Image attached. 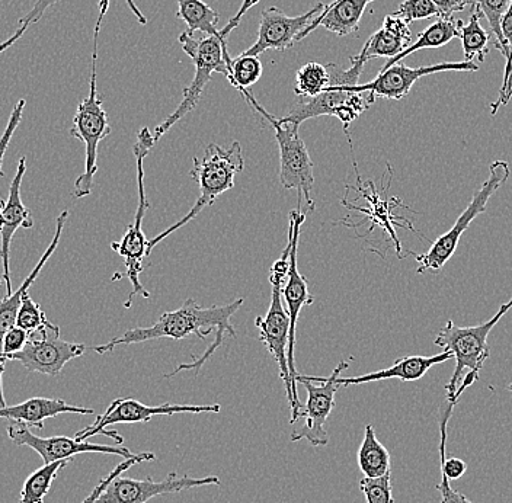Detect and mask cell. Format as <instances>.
Masks as SVG:
<instances>
[{"label":"cell","instance_id":"277c9868","mask_svg":"<svg viewBox=\"0 0 512 503\" xmlns=\"http://www.w3.org/2000/svg\"><path fill=\"white\" fill-rule=\"evenodd\" d=\"M511 309L512 299L502 304L494 317L482 325L460 328L454 325L453 320H447L446 326L438 333L434 344L443 348V351H450L456 360L453 376L446 386L448 405L456 406L464 390L479 380L480 371L491 357L489 333Z\"/></svg>","mask_w":512,"mask_h":503},{"label":"cell","instance_id":"ba28073f","mask_svg":"<svg viewBox=\"0 0 512 503\" xmlns=\"http://www.w3.org/2000/svg\"><path fill=\"white\" fill-rule=\"evenodd\" d=\"M156 140L150 128L144 127L140 130L137 142L134 144L133 152L136 156L137 163V185H139V207L136 210L133 224L127 227L126 235L120 242H112L111 249H114L121 258L124 259L126 264V277L130 280L131 290L130 296L124 307L130 309L134 297L137 294L143 296L144 299H150L149 291L144 290L142 283H140V275L144 271V259L149 256L147 246L149 240L146 239L143 233V220L146 216V211L149 210L150 204L147 201L146 189H144V159L149 155L150 149L155 146Z\"/></svg>","mask_w":512,"mask_h":503},{"label":"cell","instance_id":"1f68e13d","mask_svg":"<svg viewBox=\"0 0 512 503\" xmlns=\"http://www.w3.org/2000/svg\"><path fill=\"white\" fill-rule=\"evenodd\" d=\"M510 2L511 0H473V6L488 21L492 35L495 37V48L501 51L505 60L508 59L510 51H508L507 43H505L504 35H502L501 21L504 18L505 12L508 11Z\"/></svg>","mask_w":512,"mask_h":503},{"label":"cell","instance_id":"f1b7e54d","mask_svg":"<svg viewBox=\"0 0 512 503\" xmlns=\"http://www.w3.org/2000/svg\"><path fill=\"white\" fill-rule=\"evenodd\" d=\"M178 18L187 24L188 31L217 34V22L220 15L203 0H178Z\"/></svg>","mask_w":512,"mask_h":503},{"label":"cell","instance_id":"52a82bcc","mask_svg":"<svg viewBox=\"0 0 512 503\" xmlns=\"http://www.w3.org/2000/svg\"><path fill=\"white\" fill-rule=\"evenodd\" d=\"M98 38L94 32V51H92V75L89 95L80 101L70 134L85 144V171L78 176L73 188V197L85 198L91 195L94 178L98 172V147L102 140L111 134L107 111L102 107L96 89V62H98Z\"/></svg>","mask_w":512,"mask_h":503},{"label":"cell","instance_id":"7c38bea8","mask_svg":"<svg viewBox=\"0 0 512 503\" xmlns=\"http://www.w3.org/2000/svg\"><path fill=\"white\" fill-rule=\"evenodd\" d=\"M85 352V344L64 341L60 336L59 326L47 322L37 331L30 333V338L21 351L5 355L3 361L21 362L28 373L57 377L67 362L82 357Z\"/></svg>","mask_w":512,"mask_h":503},{"label":"cell","instance_id":"8992f818","mask_svg":"<svg viewBox=\"0 0 512 503\" xmlns=\"http://www.w3.org/2000/svg\"><path fill=\"white\" fill-rule=\"evenodd\" d=\"M243 98L256 112L262 115L271 124L275 131V140L280 147V182L284 189H296L297 205L302 208L303 200L307 203V214L315 211V201L312 198L315 187L313 176V162L309 150L299 134V128L290 123H281L280 120L265 110L249 89L242 92Z\"/></svg>","mask_w":512,"mask_h":503},{"label":"cell","instance_id":"7402d4cb","mask_svg":"<svg viewBox=\"0 0 512 503\" xmlns=\"http://www.w3.org/2000/svg\"><path fill=\"white\" fill-rule=\"evenodd\" d=\"M451 358H453V354L450 351H443L441 354L432 355V357L412 355V357L400 358L392 367L384 368V370L374 371V373L358 377H339L338 386H358V384L392 380V378H398L400 381L421 380L434 365L443 364V362L451 360Z\"/></svg>","mask_w":512,"mask_h":503},{"label":"cell","instance_id":"d4e9b609","mask_svg":"<svg viewBox=\"0 0 512 503\" xmlns=\"http://www.w3.org/2000/svg\"><path fill=\"white\" fill-rule=\"evenodd\" d=\"M411 44L412 34L409 24H406L399 16L387 15L382 28L374 32L364 44L363 50L360 51V57L366 63L368 60L379 59V57H387L390 60L399 56Z\"/></svg>","mask_w":512,"mask_h":503},{"label":"cell","instance_id":"ee69618b","mask_svg":"<svg viewBox=\"0 0 512 503\" xmlns=\"http://www.w3.org/2000/svg\"><path fill=\"white\" fill-rule=\"evenodd\" d=\"M27 30H28V27H19L18 31H16L15 34L12 35V37H9L8 40L3 41V43L0 44V54H2L3 51L8 50L9 47L14 46L16 41H18L19 38H21L22 35H24L25 31H27Z\"/></svg>","mask_w":512,"mask_h":503},{"label":"cell","instance_id":"d6986e66","mask_svg":"<svg viewBox=\"0 0 512 503\" xmlns=\"http://www.w3.org/2000/svg\"><path fill=\"white\" fill-rule=\"evenodd\" d=\"M25 173H27V158L19 159L18 169L9 188V197L3 204V227L0 230V258L3 264V281H5L6 293L11 296L12 290L11 280V243L15 233L19 229H32L34 227V217L31 211L25 207L21 198V185L24 181Z\"/></svg>","mask_w":512,"mask_h":503},{"label":"cell","instance_id":"e575fe53","mask_svg":"<svg viewBox=\"0 0 512 503\" xmlns=\"http://www.w3.org/2000/svg\"><path fill=\"white\" fill-rule=\"evenodd\" d=\"M361 492L367 503H395L392 493V472L382 477H364L360 482Z\"/></svg>","mask_w":512,"mask_h":503},{"label":"cell","instance_id":"9a60e30c","mask_svg":"<svg viewBox=\"0 0 512 503\" xmlns=\"http://www.w3.org/2000/svg\"><path fill=\"white\" fill-rule=\"evenodd\" d=\"M217 476L191 477L172 472L163 480L131 479V477L117 476L98 496L94 503H147L156 496L169 495V493L184 492V490L203 488V486H219Z\"/></svg>","mask_w":512,"mask_h":503},{"label":"cell","instance_id":"7dc6e473","mask_svg":"<svg viewBox=\"0 0 512 503\" xmlns=\"http://www.w3.org/2000/svg\"><path fill=\"white\" fill-rule=\"evenodd\" d=\"M508 390H510V392H512V384H510V386H508Z\"/></svg>","mask_w":512,"mask_h":503},{"label":"cell","instance_id":"e0dca14e","mask_svg":"<svg viewBox=\"0 0 512 503\" xmlns=\"http://www.w3.org/2000/svg\"><path fill=\"white\" fill-rule=\"evenodd\" d=\"M325 8V3L319 2L306 14L299 16H287L275 6L264 9L259 21L258 38L248 50L243 51L242 56L258 57L267 50H290L299 40L300 34L322 14Z\"/></svg>","mask_w":512,"mask_h":503},{"label":"cell","instance_id":"f35d334b","mask_svg":"<svg viewBox=\"0 0 512 503\" xmlns=\"http://www.w3.org/2000/svg\"><path fill=\"white\" fill-rule=\"evenodd\" d=\"M25 104H27L25 99H21V101L15 105L14 111H12L11 117H9L8 124H6L5 131H3L2 137H0V178H2L3 159H5L6 152H8L9 143H11L12 137L15 136L16 128L21 124ZM2 207L3 200L0 198V208Z\"/></svg>","mask_w":512,"mask_h":503},{"label":"cell","instance_id":"7a4b0ae2","mask_svg":"<svg viewBox=\"0 0 512 503\" xmlns=\"http://www.w3.org/2000/svg\"><path fill=\"white\" fill-rule=\"evenodd\" d=\"M256 3H259V0H243L242 6H240L236 15L229 19L226 27L222 28L217 34L197 38L194 37L192 32L187 30L179 35V44H181L182 50L194 62L195 75L188 88L184 91V98H182L181 104L153 131L156 142H159L188 112L197 107L201 95H203L204 89H206L214 73H220L227 80L232 78L233 59H230L229 50H227V37H229L230 32L238 27L243 16Z\"/></svg>","mask_w":512,"mask_h":503},{"label":"cell","instance_id":"4fadbf2b","mask_svg":"<svg viewBox=\"0 0 512 503\" xmlns=\"http://www.w3.org/2000/svg\"><path fill=\"white\" fill-rule=\"evenodd\" d=\"M219 405H176V403H162L160 406H147L139 400L117 399L108 406L102 415L96 418L94 424L76 434V440L88 441L95 435H105L123 444L124 438L118 432L108 431V426L117 424H143L149 422L153 416H172L178 413H219Z\"/></svg>","mask_w":512,"mask_h":503},{"label":"cell","instance_id":"30bf717a","mask_svg":"<svg viewBox=\"0 0 512 503\" xmlns=\"http://www.w3.org/2000/svg\"><path fill=\"white\" fill-rule=\"evenodd\" d=\"M286 269L274 267L270 271L271 303L267 315L258 316L255 326L259 329V341L267 346L268 351L280 368V376L286 387L287 399L291 406V424H296L299 419L300 399L294 396L293 383H291L290 368H288V338H290V319L287 310L283 306L281 288L286 283Z\"/></svg>","mask_w":512,"mask_h":503},{"label":"cell","instance_id":"83f0119b","mask_svg":"<svg viewBox=\"0 0 512 503\" xmlns=\"http://www.w3.org/2000/svg\"><path fill=\"white\" fill-rule=\"evenodd\" d=\"M480 12L472 5V14H470L467 24L462 22L459 30V38L462 41L464 60L473 62L478 59L480 63L485 62L489 53V43L491 35L480 24Z\"/></svg>","mask_w":512,"mask_h":503},{"label":"cell","instance_id":"74e56055","mask_svg":"<svg viewBox=\"0 0 512 503\" xmlns=\"http://www.w3.org/2000/svg\"><path fill=\"white\" fill-rule=\"evenodd\" d=\"M152 460H156V456L153 453H140L136 454L134 457L127 458V460H124L123 463L118 464V466L115 467V469L112 470V472L108 474L107 477H104V479L98 483V486L92 490L91 495H89L88 498H86L82 503H94L96 499H98V496L104 492L105 488L110 485L115 477L120 476L121 473L126 472V470L130 469V467L136 466V464H142L144 461Z\"/></svg>","mask_w":512,"mask_h":503},{"label":"cell","instance_id":"f6af8a7d","mask_svg":"<svg viewBox=\"0 0 512 503\" xmlns=\"http://www.w3.org/2000/svg\"><path fill=\"white\" fill-rule=\"evenodd\" d=\"M3 227V214H2V208H0V230H2Z\"/></svg>","mask_w":512,"mask_h":503},{"label":"cell","instance_id":"5b68a950","mask_svg":"<svg viewBox=\"0 0 512 503\" xmlns=\"http://www.w3.org/2000/svg\"><path fill=\"white\" fill-rule=\"evenodd\" d=\"M192 163H194V168L190 175L197 182L200 195L191 210L188 211L187 216L182 217L169 229L163 230L158 236L149 240V246H147L149 255L166 237L171 236L176 230L182 229L185 224L194 220L204 208L216 203L220 195L235 187L236 175L245 168V159H243L242 146L239 142H233L229 149H223L216 143L208 144L204 150L203 159L194 158Z\"/></svg>","mask_w":512,"mask_h":503},{"label":"cell","instance_id":"7bdbcfd3","mask_svg":"<svg viewBox=\"0 0 512 503\" xmlns=\"http://www.w3.org/2000/svg\"><path fill=\"white\" fill-rule=\"evenodd\" d=\"M126 2L128 8H130V11L136 15L137 21H139L142 25H146V16H144L142 12L139 11V8H137L134 0H126ZM108 8H110V0H99V16L98 19H96L95 31L101 32L102 21H104L105 15H107Z\"/></svg>","mask_w":512,"mask_h":503},{"label":"cell","instance_id":"8fae6325","mask_svg":"<svg viewBox=\"0 0 512 503\" xmlns=\"http://www.w3.org/2000/svg\"><path fill=\"white\" fill-rule=\"evenodd\" d=\"M348 367L350 364L347 361H341L329 377L297 376V383L303 384L306 389L307 402L299 413V419H304V424L294 429L291 442L307 440L313 447L328 445L326 421L335 408V396L339 389L338 378Z\"/></svg>","mask_w":512,"mask_h":503},{"label":"cell","instance_id":"484cf974","mask_svg":"<svg viewBox=\"0 0 512 503\" xmlns=\"http://www.w3.org/2000/svg\"><path fill=\"white\" fill-rule=\"evenodd\" d=\"M462 22V19L438 18L434 24H431L430 27L425 28V30L421 32L416 43H412L411 46L406 48L405 51H402L399 56L390 59L389 62L384 64L382 69L395 66L400 60L411 56L415 51L424 50V48H440L446 46L453 38H459V30Z\"/></svg>","mask_w":512,"mask_h":503},{"label":"cell","instance_id":"2e32d148","mask_svg":"<svg viewBox=\"0 0 512 503\" xmlns=\"http://www.w3.org/2000/svg\"><path fill=\"white\" fill-rule=\"evenodd\" d=\"M9 440L18 447H28L40 454L44 464L56 463L60 460H70L78 454L98 453L112 454L123 457L124 460L136 456L126 447H114V445L92 444L89 441H79L69 437L41 438L31 431L30 425L24 422L11 421L8 428Z\"/></svg>","mask_w":512,"mask_h":503},{"label":"cell","instance_id":"9c48e42d","mask_svg":"<svg viewBox=\"0 0 512 503\" xmlns=\"http://www.w3.org/2000/svg\"><path fill=\"white\" fill-rule=\"evenodd\" d=\"M511 168L510 163L505 160H495L489 166V178L483 182L482 187L473 195L472 201L467 205L466 210L460 214L454 226L444 233L443 236L435 239L432 243L430 251L425 253H416L409 251L406 255H411L415 259L418 268L416 274H425L427 271H440L446 267L451 256L456 252L463 233L469 229L472 221L480 214L485 213L488 208L489 200L494 197L499 188L504 187L510 179Z\"/></svg>","mask_w":512,"mask_h":503},{"label":"cell","instance_id":"d590c367","mask_svg":"<svg viewBox=\"0 0 512 503\" xmlns=\"http://www.w3.org/2000/svg\"><path fill=\"white\" fill-rule=\"evenodd\" d=\"M47 322H50V320L47 319L46 313L41 310L40 304L32 300L30 294H27L25 299L22 300L21 309H19L18 317H16V326L31 333L46 325Z\"/></svg>","mask_w":512,"mask_h":503},{"label":"cell","instance_id":"60d3db41","mask_svg":"<svg viewBox=\"0 0 512 503\" xmlns=\"http://www.w3.org/2000/svg\"><path fill=\"white\" fill-rule=\"evenodd\" d=\"M440 12V18L451 19L456 12L473 5V0H431Z\"/></svg>","mask_w":512,"mask_h":503},{"label":"cell","instance_id":"836d02e7","mask_svg":"<svg viewBox=\"0 0 512 503\" xmlns=\"http://www.w3.org/2000/svg\"><path fill=\"white\" fill-rule=\"evenodd\" d=\"M261 60L254 56H240L232 60V78L229 82L233 88L238 89L239 92L251 88L259 79L262 78Z\"/></svg>","mask_w":512,"mask_h":503},{"label":"cell","instance_id":"b9f144b4","mask_svg":"<svg viewBox=\"0 0 512 503\" xmlns=\"http://www.w3.org/2000/svg\"><path fill=\"white\" fill-rule=\"evenodd\" d=\"M440 490L441 503H473L463 493L457 492L450 486V480L446 474L441 473V483L437 486Z\"/></svg>","mask_w":512,"mask_h":503},{"label":"cell","instance_id":"bcb514c9","mask_svg":"<svg viewBox=\"0 0 512 503\" xmlns=\"http://www.w3.org/2000/svg\"><path fill=\"white\" fill-rule=\"evenodd\" d=\"M3 283H5V281H3V277L0 275V287H2Z\"/></svg>","mask_w":512,"mask_h":503},{"label":"cell","instance_id":"3957f363","mask_svg":"<svg viewBox=\"0 0 512 503\" xmlns=\"http://www.w3.org/2000/svg\"><path fill=\"white\" fill-rule=\"evenodd\" d=\"M350 60V69H342L339 64H328L331 86L315 98H299L286 117L280 118L281 123L300 127L304 121L331 115L341 121L348 136L351 124L376 101L373 92L357 91L358 79L366 62L361 59L360 54L351 57Z\"/></svg>","mask_w":512,"mask_h":503},{"label":"cell","instance_id":"ffe728a7","mask_svg":"<svg viewBox=\"0 0 512 503\" xmlns=\"http://www.w3.org/2000/svg\"><path fill=\"white\" fill-rule=\"evenodd\" d=\"M366 185L367 188L370 189V192H368L366 188L361 187V184H358L357 189L358 192H360L361 197L366 198L368 204H370V207L361 208L357 207V205H352L348 203L347 197L342 200V204H344L345 207L351 208V210L360 211V213L366 214L367 219L361 221V223L358 224H342H347V226L350 227H357L366 223L367 220L373 221L370 229H368L367 235L368 233L373 232L374 226L383 227V229L389 233L390 240L395 243L396 253H398L399 258L402 259V245H400L398 235H396L395 226L402 227V229L411 230V232H414L415 235L422 236L421 233L416 232L414 229V224H412L411 221L406 220L405 217L393 216V210H395V208H408L409 210V207H406V205L403 204L398 197L390 198V200H382V198H380L379 192L376 191V187H374L373 181H368Z\"/></svg>","mask_w":512,"mask_h":503},{"label":"cell","instance_id":"cb8c5ba5","mask_svg":"<svg viewBox=\"0 0 512 503\" xmlns=\"http://www.w3.org/2000/svg\"><path fill=\"white\" fill-rule=\"evenodd\" d=\"M371 2H374V0H334L300 34L297 43L304 40L307 35H310V32L315 31L319 27L326 28V30L339 35V37H345V35L358 31L361 18H363L364 12H366L368 3Z\"/></svg>","mask_w":512,"mask_h":503},{"label":"cell","instance_id":"8d00e7d4","mask_svg":"<svg viewBox=\"0 0 512 503\" xmlns=\"http://www.w3.org/2000/svg\"><path fill=\"white\" fill-rule=\"evenodd\" d=\"M393 15L399 16L409 25L415 21L432 18V16L440 18L437 6L431 0H403L398 11L393 12Z\"/></svg>","mask_w":512,"mask_h":503},{"label":"cell","instance_id":"603a6c76","mask_svg":"<svg viewBox=\"0 0 512 503\" xmlns=\"http://www.w3.org/2000/svg\"><path fill=\"white\" fill-rule=\"evenodd\" d=\"M67 217H69V211L67 210H64L63 213L57 217L56 233H54L53 240H51L46 252L43 253L38 264L35 265L34 269L30 272V275H27V280L21 284V287H19L15 293H12L11 296H6L5 299L0 301V354H2L3 338H5L6 333L16 326V317H18L19 309H21L22 300L25 299L27 294H30L28 290H30L31 285L37 280L38 275L43 271L44 265L47 264L48 259L53 256L57 246H59L64 226H66Z\"/></svg>","mask_w":512,"mask_h":503},{"label":"cell","instance_id":"d6a6232c","mask_svg":"<svg viewBox=\"0 0 512 503\" xmlns=\"http://www.w3.org/2000/svg\"><path fill=\"white\" fill-rule=\"evenodd\" d=\"M501 30L510 54H508V59L505 60L504 80H502L498 98L491 104L492 115L498 114L499 108L510 104L512 98V0L510 6H508V11L505 12L504 18H502Z\"/></svg>","mask_w":512,"mask_h":503},{"label":"cell","instance_id":"44dd1931","mask_svg":"<svg viewBox=\"0 0 512 503\" xmlns=\"http://www.w3.org/2000/svg\"><path fill=\"white\" fill-rule=\"evenodd\" d=\"M73 413V415H95V410L69 405L63 399H48V397H32L19 405L3 406L0 408V419L24 422V424L44 429V422L50 418Z\"/></svg>","mask_w":512,"mask_h":503},{"label":"cell","instance_id":"4316f807","mask_svg":"<svg viewBox=\"0 0 512 503\" xmlns=\"http://www.w3.org/2000/svg\"><path fill=\"white\" fill-rule=\"evenodd\" d=\"M358 466L364 476L370 479L390 473V454L377 438L373 425H367L363 442L358 450Z\"/></svg>","mask_w":512,"mask_h":503},{"label":"cell","instance_id":"6da1fadb","mask_svg":"<svg viewBox=\"0 0 512 503\" xmlns=\"http://www.w3.org/2000/svg\"><path fill=\"white\" fill-rule=\"evenodd\" d=\"M243 301L245 300L236 299L224 306L203 307L194 299H188L179 309L163 313L155 325L149 326V328H140L139 326V328L130 329L123 335L112 339L108 344L94 346L92 351L99 355H105L114 351L118 345L142 344V342L162 338L182 341L188 336H198V338L204 339L210 333H214L216 338H214L213 344L208 346L207 351L201 357L195 358L190 364H179L178 368H175L172 373L166 374L165 377H175L181 371L195 370L198 373L208 358L223 345L227 335L232 336L233 339L236 338V329L233 328L230 320L242 307Z\"/></svg>","mask_w":512,"mask_h":503},{"label":"cell","instance_id":"5bb4252c","mask_svg":"<svg viewBox=\"0 0 512 503\" xmlns=\"http://www.w3.org/2000/svg\"><path fill=\"white\" fill-rule=\"evenodd\" d=\"M307 213H303L302 208L290 213V224H288V240L291 243L290 268H288L286 283L281 288V296L287 303V315L290 319V338H288V368H290L291 383H293L294 396L299 399L297 393V374L296 362H294V348H296L297 323H299L300 312L304 306H310L315 301V297L310 294L309 285L306 278L300 274L297 267V253H299V239L302 226L306 221Z\"/></svg>","mask_w":512,"mask_h":503},{"label":"cell","instance_id":"ac0fdd59","mask_svg":"<svg viewBox=\"0 0 512 503\" xmlns=\"http://www.w3.org/2000/svg\"><path fill=\"white\" fill-rule=\"evenodd\" d=\"M479 66L475 62H443L432 64V66L408 67L405 64L382 69L377 78L364 85H357V91L373 92L376 98L392 99L400 101L409 95L414 88L416 80L425 78L428 75L443 72H478Z\"/></svg>","mask_w":512,"mask_h":503},{"label":"cell","instance_id":"ab89813d","mask_svg":"<svg viewBox=\"0 0 512 503\" xmlns=\"http://www.w3.org/2000/svg\"><path fill=\"white\" fill-rule=\"evenodd\" d=\"M59 2H62V0H37L35 5L32 6L31 11L19 19V27L30 28L31 25L37 24L38 21H41V18H43L44 14H46L48 8L57 5Z\"/></svg>","mask_w":512,"mask_h":503},{"label":"cell","instance_id":"4dcf8cb0","mask_svg":"<svg viewBox=\"0 0 512 503\" xmlns=\"http://www.w3.org/2000/svg\"><path fill=\"white\" fill-rule=\"evenodd\" d=\"M331 86V72L328 64L316 62L304 64L297 72L294 94L299 98H315Z\"/></svg>","mask_w":512,"mask_h":503},{"label":"cell","instance_id":"f546056e","mask_svg":"<svg viewBox=\"0 0 512 503\" xmlns=\"http://www.w3.org/2000/svg\"><path fill=\"white\" fill-rule=\"evenodd\" d=\"M69 461L60 460L56 463L44 464L41 469L35 470L25 480L24 488L21 490V499L18 503H44L54 479H56L60 470H63L69 464Z\"/></svg>","mask_w":512,"mask_h":503}]
</instances>
